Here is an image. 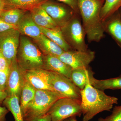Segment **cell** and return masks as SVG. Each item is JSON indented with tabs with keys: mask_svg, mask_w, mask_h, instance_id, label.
Returning a JSON list of instances; mask_svg holds the SVG:
<instances>
[{
	"mask_svg": "<svg viewBox=\"0 0 121 121\" xmlns=\"http://www.w3.org/2000/svg\"><path fill=\"white\" fill-rule=\"evenodd\" d=\"M36 91V89L25 77L20 99V105L23 114L27 106L34 99Z\"/></svg>",
	"mask_w": 121,
	"mask_h": 121,
	"instance_id": "44dd1931",
	"label": "cell"
},
{
	"mask_svg": "<svg viewBox=\"0 0 121 121\" xmlns=\"http://www.w3.org/2000/svg\"><path fill=\"white\" fill-rule=\"evenodd\" d=\"M104 32L109 34L121 48V16L119 11L103 22Z\"/></svg>",
	"mask_w": 121,
	"mask_h": 121,
	"instance_id": "4fadbf2b",
	"label": "cell"
},
{
	"mask_svg": "<svg viewBox=\"0 0 121 121\" xmlns=\"http://www.w3.org/2000/svg\"><path fill=\"white\" fill-rule=\"evenodd\" d=\"M20 99V98L17 95H14L7 97L2 103L4 106L11 111L15 121H24Z\"/></svg>",
	"mask_w": 121,
	"mask_h": 121,
	"instance_id": "ffe728a7",
	"label": "cell"
},
{
	"mask_svg": "<svg viewBox=\"0 0 121 121\" xmlns=\"http://www.w3.org/2000/svg\"><path fill=\"white\" fill-rule=\"evenodd\" d=\"M118 11H119V13H120V14H121V8H120V9H119V10H118Z\"/></svg>",
	"mask_w": 121,
	"mask_h": 121,
	"instance_id": "d590c367",
	"label": "cell"
},
{
	"mask_svg": "<svg viewBox=\"0 0 121 121\" xmlns=\"http://www.w3.org/2000/svg\"><path fill=\"white\" fill-rule=\"evenodd\" d=\"M60 28L65 40L73 50L79 51L88 50L85 40L86 34L80 14L75 13L69 22Z\"/></svg>",
	"mask_w": 121,
	"mask_h": 121,
	"instance_id": "5b68a950",
	"label": "cell"
},
{
	"mask_svg": "<svg viewBox=\"0 0 121 121\" xmlns=\"http://www.w3.org/2000/svg\"><path fill=\"white\" fill-rule=\"evenodd\" d=\"M16 59L18 64L24 70L44 69L43 54L37 46L25 36L20 37Z\"/></svg>",
	"mask_w": 121,
	"mask_h": 121,
	"instance_id": "3957f363",
	"label": "cell"
},
{
	"mask_svg": "<svg viewBox=\"0 0 121 121\" xmlns=\"http://www.w3.org/2000/svg\"><path fill=\"white\" fill-rule=\"evenodd\" d=\"M9 69L5 71H0V88L5 91L8 78Z\"/></svg>",
	"mask_w": 121,
	"mask_h": 121,
	"instance_id": "4316f807",
	"label": "cell"
},
{
	"mask_svg": "<svg viewBox=\"0 0 121 121\" xmlns=\"http://www.w3.org/2000/svg\"><path fill=\"white\" fill-rule=\"evenodd\" d=\"M24 76L30 84L36 89L55 91L50 83L49 71L43 69L24 71Z\"/></svg>",
	"mask_w": 121,
	"mask_h": 121,
	"instance_id": "7c38bea8",
	"label": "cell"
},
{
	"mask_svg": "<svg viewBox=\"0 0 121 121\" xmlns=\"http://www.w3.org/2000/svg\"><path fill=\"white\" fill-rule=\"evenodd\" d=\"M24 71L18 64L17 59L11 64L5 90L8 97L16 95L20 97L25 79Z\"/></svg>",
	"mask_w": 121,
	"mask_h": 121,
	"instance_id": "8fae6325",
	"label": "cell"
},
{
	"mask_svg": "<svg viewBox=\"0 0 121 121\" xmlns=\"http://www.w3.org/2000/svg\"><path fill=\"white\" fill-rule=\"evenodd\" d=\"M47 113L52 121H63L72 117L82 114L81 99L62 98L55 102Z\"/></svg>",
	"mask_w": 121,
	"mask_h": 121,
	"instance_id": "8992f818",
	"label": "cell"
},
{
	"mask_svg": "<svg viewBox=\"0 0 121 121\" xmlns=\"http://www.w3.org/2000/svg\"><path fill=\"white\" fill-rule=\"evenodd\" d=\"M30 11L33 20L39 27L51 29L59 27L48 22L41 12L40 6L36 7Z\"/></svg>",
	"mask_w": 121,
	"mask_h": 121,
	"instance_id": "d4e9b609",
	"label": "cell"
},
{
	"mask_svg": "<svg viewBox=\"0 0 121 121\" xmlns=\"http://www.w3.org/2000/svg\"><path fill=\"white\" fill-rule=\"evenodd\" d=\"M62 98L56 91L36 90L34 99L23 113L24 121H31L46 114L54 103Z\"/></svg>",
	"mask_w": 121,
	"mask_h": 121,
	"instance_id": "277c9868",
	"label": "cell"
},
{
	"mask_svg": "<svg viewBox=\"0 0 121 121\" xmlns=\"http://www.w3.org/2000/svg\"><path fill=\"white\" fill-rule=\"evenodd\" d=\"M49 72L50 83L55 91L63 98L81 99V90L70 78L56 72Z\"/></svg>",
	"mask_w": 121,
	"mask_h": 121,
	"instance_id": "52a82bcc",
	"label": "cell"
},
{
	"mask_svg": "<svg viewBox=\"0 0 121 121\" xmlns=\"http://www.w3.org/2000/svg\"><path fill=\"white\" fill-rule=\"evenodd\" d=\"M17 30L21 34L37 39L42 34L39 26L35 23L30 13H25L17 26Z\"/></svg>",
	"mask_w": 121,
	"mask_h": 121,
	"instance_id": "5bb4252c",
	"label": "cell"
},
{
	"mask_svg": "<svg viewBox=\"0 0 121 121\" xmlns=\"http://www.w3.org/2000/svg\"><path fill=\"white\" fill-rule=\"evenodd\" d=\"M40 27L43 35L58 44L64 51L73 50L64 39L60 28L51 29L43 27Z\"/></svg>",
	"mask_w": 121,
	"mask_h": 121,
	"instance_id": "ac0fdd59",
	"label": "cell"
},
{
	"mask_svg": "<svg viewBox=\"0 0 121 121\" xmlns=\"http://www.w3.org/2000/svg\"><path fill=\"white\" fill-rule=\"evenodd\" d=\"M31 121H52L50 115L47 113L42 117L37 118Z\"/></svg>",
	"mask_w": 121,
	"mask_h": 121,
	"instance_id": "1f68e13d",
	"label": "cell"
},
{
	"mask_svg": "<svg viewBox=\"0 0 121 121\" xmlns=\"http://www.w3.org/2000/svg\"><path fill=\"white\" fill-rule=\"evenodd\" d=\"M44 69L60 74L70 78L72 68L60 60L58 56H44Z\"/></svg>",
	"mask_w": 121,
	"mask_h": 121,
	"instance_id": "9a60e30c",
	"label": "cell"
},
{
	"mask_svg": "<svg viewBox=\"0 0 121 121\" xmlns=\"http://www.w3.org/2000/svg\"><path fill=\"white\" fill-rule=\"evenodd\" d=\"M26 11L19 9L4 10L0 15V17L6 23L17 27Z\"/></svg>",
	"mask_w": 121,
	"mask_h": 121,
	"instance_id": "603a6c76",
	"label": "cell"
},
{
	"mask_svg": "<svg viewBox=\"0 0 121 121\" xmlns=\"http://www.w3.org/2000/svg\"><path fill=\"white\" fill-rule=\"evenodd\" d=\"M121 7V0H105L101 12V18L104 22Z\"/></svg>",
	"mask_w": 121,
	"mask_h": 121,
	"instance_id": "cb8c5ba5",
	"label": "cell"
},
{
	"mask_svg": "<svg viewBox=\"0 0 121 121\" xmlns=\"http://www.w3.org/2000/svg\"><path fill=\"white\" fill-rule=\"evenodd\" d=\"M97 121H121V105L115 106L110 115L105 118H99Z\"/></svg>",
	"mask_w": 121,
	"mask_h": 121,
	"instance_id": "484cf974",
	"label": "cell"
},
{
	"mask_svg": "<svg viewBox=\"0 0 121 121\" xmlns=\"http://www.w3.org/2000/svg\"><path fill=\"white\" fill-rule=\"evenodd\" d=\"M63 121H78L76 119V117H72L68 118Z\"/></svg>",
	"mask_w": 121,
	"mask_h": 121,
	"instance_id": "e575fe53",
	"label": "cell"
},
{
	"mask_svg": "<svg viewBox=\"0 0 121 121\" xmlns=\"http://www.w3.org/2000/svg\"><path fill=\"white\" fill-rule=\"evenodd\" d=\"M95 57V52L89 49L86 51L73 50L64 52L58 56L60 60L72 69L88 67Z\"/></svg>",
	"mask_w": 121,
	"mask_h": 121,
	"instance_id": "30bf717a",
	"label": "cell"
},
{
	"mask_svg": "<svg viewBox=\"0 0 121 121\" xmlns=\"http://www.w3.org/2000/svg\"><path fill=\"white\" fill-rule=\"evenodd\" d=\"M5 0H0V15L4 10Z\"/></svg>",
	"mask_w": 121,
	"mask_h": 121,
	"instance_id": "836d02e7",
	"label": "cell"
},
{
	"mask_svg": "<svg viewBox=\"0 0 121 121\" xmlns=\"http://www.w3.org/2000/svg\"><path fill=\"white\" fill-rule=\"evenodd\" d=\"M91 70L90 66L73 69L70 79L74 84L82 90L86 86L89 78V74Z\"/></svg>",
	"mask_w": 121,
	"mask_h": 121,
	"instance_id": "7402d4cb",
	"label": "cell"
},
{
	"mask_svg": "<svg viewBox=\"0 0 121 121\" xmlns=\"http://www.w3.org/2000/svg\"><path fill=\"white\" fill-rule=\"evenodd\" d=\"M92 70L89 75V80L91 84L97 89L104 91L106 90L121 89V75L117 78L99 80L94 77Z\"/></svg>",
	"mask_w": 121,
	"mask_h": 121,
	"instance_id": "e0dca14e",
	"label": "cell"
},
{
	"mask_svg": "<svg viewBox=\"0 0 121 121\" xmlns=\"http://www.w3.org/2000/svg\"><path fill=\"white\" fill-rule=\"evenodd\" d=\"M63 2L71 7L75 13L80 14L78 7V0H56Z\"/></svg>",
	"mask_w": 121,
	"mask_h": 121,
	"instance_id": "83f0119b",
	"label": "cell"
},
{
	"mask_svg": "<svg viewBox=\"0 0 121 121\" xmlns=\"http://www.w3.org/2000/svg\"><path fill=\"white\" fill-rule=\"evenodd\" d=\"M105 0H78L82 26L89 43L99 42L104 36L101 12Z\"/></svg>",
	"mask_w": 121,
	"mask_h": 121,
	"instance_id": "6da1fadb",
	"label": "cell"
},
{
	"mask_svg": "<svg viewBox=\"0 0 121 121\" xmlns=\"http://www.w3.org/2000/svg\"><path fill=\"white\" fill-rule=\"evenodd\" d=\"M8 97L5 91L2 90L0 88V104H2L4 99Z\"/></svg>",
	"mask_w": 121,
	"mask_h": 121,
	"instance_id": "d6a6232c",
	"label": "cell"
},
{
	"mask_svg": "<svg viewBox=\"0 0 121 121\" xmlns=\"http://www.w3.org/2000/svg\"><path fill=\"white\" fill-rule=\"evenodd\" d=\"M47 0H5L4 10L19 9L30 11Z\"/></svg>",
	"mask_w": 121,
	"mask_h": 121,
	"instance_id": "d6986e66",
	"label": "cell"
},
{
	"mask_svg": "<svg viewBox=\"0 0 121 121\" xmlns=\"http://www.w3.org/2000/svg\"><path fill=\"white\" fill-rule=\"evenodd\" d=\"M118 99L116 97L107 95L104 91L93 86L89 78L86 86L81 90L82 121H90L101 112L109 111L114 104H118Z\"/></svg>",
	"mask_w": 121,
	"mask_h": 121,
	"instance_id": "7a4b0ae2",
	"label": "cell"
},
{
	"mask_svg": "<svg viewBox=\"0 0 121 121\" xmlns=\"http://www.w3.org/2000/svg\"><path fill=\"white\" fill-rule=\"evenodd\" d=\"M40 6L60 28L67 23L76 13L67 5L48 0L41 4Z\"/></svg>",
	"mask_w": 121,
	"mask_h": 121,
	"instance_id": "ba28073f",
	"label": "cell"
},
{
	"mask_svg": "<svg viewBox=\"0 0 121 121\" xmlns=\"http://www.w3.org/2000/svg\"><path fill=\"white\" fill-rule=\"evenodd\" d=\"M9 111L5 107L0 106V121H6L5 117Z\"/></svg>",
	"mask_w": 121,
	"mask_h": 121,
	"instance_id": "4dcf8cb0",
	"label": "cell"
},
{
	"mask_svg": "<svg viewBox=\"0 0 121 121\" xmlns=\"http://www.w3.org/2000/svg\"><path fill=\"white\" fill-rule=\"evenodd\" d=\"M13 29H17V26L12 25L6 23L0 17V33L4 32Z\"/></svg>",
	"mask_w": 121,
	"mask_h": 121,
	"instance_id": "f1b7e54d",
	"label": "cell"
},
{
	"mask_svg": "<svg viewBox=\"0 0 121 121\" xmlns=\"http://www.w3.org/2000/svg\"><path fill=\"white\" fill-rule=\"evenodd\" d=\"M20 33L17 29H11L0 33V52L9 66L16 59L20 43Z\"/></svg>",
	"mask_w": 121,
	"mask_h": 121,
	"instance_id": "9c48e42d",
	"label": "cell"
},
{
	"mask_svg": "<svg viewBox=\"0 0 121 121\" xmlns=\"http://www.w3.org/2000/svg\"><path fill=\"white\" fill-rule=\"evenodd\" d=\"M9 66H10L7 59L2 53L0 52V71H5L9 70Z\"/></svg>",
	"mask_w": 121,
	"mask_h": 121,
	"instance_id": "f546056e",
	"label": "cell"
},
{
	"mask_svg": "<svg viewBox=\"0 0 121 121\" xmlns=\"http://www.w3.org/2000/svg\"><path fill=\"white\" fill-rule=\"evenodd\" d=\"M34 40L45 56H59L65 52L59 45L43 33L39 37Z\"/></svg>",
	"mask_w": 121,
	"mask_h": 121,
	"instance_id": "2e32d148",
	"label": "cell"
}]
</instances>
